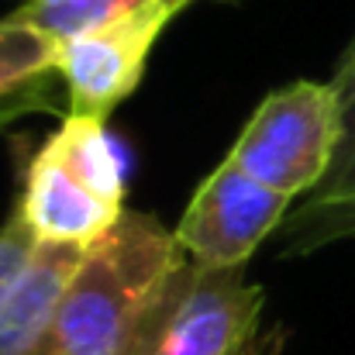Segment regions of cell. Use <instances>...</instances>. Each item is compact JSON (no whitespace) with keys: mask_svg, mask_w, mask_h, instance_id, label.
<instances>
[{"mask_svg":"<svg viewBox=\"0 0 355 355\" xmlns=\"http://www.w3.org/2000/svg\"><path fill=\"white\" fill-rule=\"evenodd\" d=\"M35 252H38V241L31 235V228L24 225L21 211L10 207L7 221L0 225V307L7 304V297L14 293L21 276L28 272Z\"/></svg>","mask_w":355,"mask_h":355,"instance_id":"10","label":"cell"},{"mask_svg":"<svg viewBox=\"0 0 355 355\" xmlns=\"http://www.w3.org/2000/svg\"><path fill=\"white\" fill-rule=\"evenodd\" d=\"M59 45L21 10L0 17V104L52 83Z\"/></svg>","mask_w":355,"mask_h":355,"instance_id":"8","label":"cell"},{"mask_svg":"<svg viewBox=\"0 0 355 355\" xmlns=\"http://www.w3.org/2000/svg\"><path fill=\"white\" fill-rule=\"evenodd\" d=\"M49 90H52V83H45V87H35V90H28V94L14 97L10 104H0V131H3L10 121H17L21 114H28V111L52 107V97H49Z\"/></svg>","mask_w":355,"mask_h":355,"instance_id":"11","label":"cell"},{"mask_svg":"<svg viewBox=\"0 0 355 355\" xmlns=\"http://www.w3.org/2000/svg\"><path fill=\"white\" fill-rule=\"evenodd\" d=\"M338 145V94L318 80L272 90L235 138L228 159L255 183L304 200L331 169Z\"/></svg>","mask_w":355,"mask_h":355,"instance_id":"4","label":"cell"},{"mask_svg":"<svg viewBox=\"0 0 355 355\" xmlns=\"http://www.w3.org/2000/svg\"><path fill=\"white\" fill-rule=\"evenodd\" d=\"M38 245L94 248L124 218V166L107 121L66 114L31 155L14 204Z\"/></svg>","mask_w":355,"mask_h":355,"instance_id":"2","label":"cell"},{"mask_svg":"<svg viewBox=\"0 0 355 355\" xmlns=\"http://www.w3.org/2000/svg\"><path fill=\"white\" fill-rule=\"evenodd\" d=\"M297 200L255 183L225 155L193 190L173 235L190 262L207 269H245L252 252L279 232Z\"/></svg>","mask_w":355,"mask_h":355,"instance_id":"6","label":"cell"},{"mask_svg":"<svg viewBox=\"0 0 355 355\" xmlns=\"http://www.w3.org/2000/svg\"><path fill=\"white\" fill-rule=\"evenodd\" d=\"M145 3H176L180 10H187L190 3L197 0H21V14L31 17L55 45L80 35V31H90L97 24H107L121 14H131Z\"/></svg>","mask_w":355,"mask_h":355,"instance_id":"9","label":"cell"},{"mask_svg":"<svg viewBox=\"0 0 355 355\" xmlns=\"http://www.w3.org/2000/svg\"><path fill=\"white\" fill-rule=\"evenodd\" d=\"M183 262L187 252L159 218L124 211L118 228L87 248L42 355H131L152 300Z\"/></svg>","mask_w":355,"mask_h":355,"instance_id":"1","label":"cell"},{"mask_svg":"<svg viewBox=\"0 0 355 355\" xmlns=\"http://www.w3.org/2000/svg\"><path fill=\"white\" fill-rule=\"evenodd\" d=\"M342 59H355V35H352V42L345 45V52H342Z\"/></svg>","mask_w":355,"mask_h":355,"instance_id":"12","label":"cell"},{"mask_svg":"<svg viewBox=\"0 0 355 355\" xmlns=\"http://www.w3.org/2000/svg\"><path fill=\"white\" fill-rule=\"evenodd\" d=\"M266 293L245 269L183 262L152 300L131 355H283L286 331L262 321Z\"/></svg>","mask_w":355,"mask_h":355,"instance_id":"3","label":"cell"},{"mask_svg":"<svg viewBox=\"0 0 355 355\" xmlns=\"http://www.w3.org/2000/svg\"><path fill=\"white\" fill-rule=\"evenodd\" d=\"M176 14V3H145L59 42L55 73L66 87L69 114L94 121L111 118V111L141 83L148 55Z\"/></svg>","mask_w":355,"mask_h":355,"instance_id":"5","label":"cell"},{"mask_svg":"<svg viewBox=\"0 0 355 355\" xmlns=\"http://www.w3.org/2000/svg\"><path fill=\"white\" fill-rule=\"evenodd\" d=\"M331 87L338 94V145L328 176L290 207L276 232V255H314L355 238V59H338Z\"/></svg>","mask_w":355,"mask_h":355,"instance_id":"7","label":"cell"}]
</instances>
